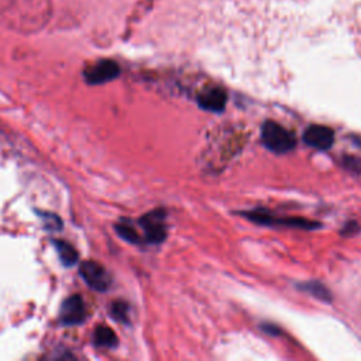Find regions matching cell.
<instances>
[{"label":"cell","instance_id":"5","mask_svg":"<svg viewBox=\"0 0 361 361\" xmlns=\"http://www.w3.org/2000/svg\"><path fill=\"white\" fill-rule=\"evenodd\" d=\"M118 73H120L118 65L114 61L104 59L89 66L85 71V79L90 85H99V83H104L114 79L116 76H118Z\"/></svg>","mask_w":361,"mask_h":361},{"label":"cell","instance_id":"4","mask_svg":"<svg viewBox=\"0 0 361 361\" xmlns=\"http://www.w3.org/2000/svg\"><path fill=\"white\" fill-rule=\"evenodd\" d=\"M80 275L86 281V283L99 292H104L111 285L110 274L94 261H85L80 264Z\"/></svg>","mask_w":361,"mask_h":361},{"label":"cell","instance_id":"2","mask_svg":"<svg viewBox=\"0 0 361 361\" xmlns=\"http://www.w3.org/2000/svg\"><path fill=\"white\" fill-rule=\"evenodd\" d=\"M166 214L162 209H157L152 212H148L147 214H144L138 224L144 233L142 238L147 243H152V244H158L162 243L166 237V223H165Z\"/></svg>","mask_w":361,"mask_h":361},{"label":"cell","instance_id":"8","mask_svg":"<svg viewBox=\"0 0 361 361\" xmlns=\"http://www.w3.org/2000/svg\"><path fill=\"white\" fill-rule=\"evenodd\" d=\"M226 102H227V94L220 87L206 89L197 96L199 106L204 110L214 111V113H220L226 107Z\"/></svg>","mask_w":361,"mask_h":361},{"label":"cell","instance_id":"14","mask_svg":"<svg viewBox=\"0 0 361 361\" xmlns=\"http://www.w3.org/2000/svg\"><path fill=\"white\" fill-rule=\"evenodd\" d=\"M44 219H45V224H47L48 227H51V228H54V230L61 228V220L58 219V216L47 213V214L44 216Z\"/></svg>","mask_w":361,"mask_h":361},{"label":"cell","instance_id":"11","mask_svg":"<svg viewBox=\"0 0 361 361\" xmlns=\"http://www.w3.org/2000/svg\"><path fill=\"white\" fill-rule=\"evenodd\" d=\"M54 245L56 248V252L59 255V259L65 264V265H73L78 262V252L75 251V248L62 240H56L54 241Z\"/></svg>","mask_w":361,"mask_h":361},{"label":"cell","instance_id":"1","mask_svg":"<svg viewBox=\"0 0 361 361\" xmlns=\"http://www.w3.org/2000/svg\"><path fill=\"white\" fill-rule=\"evenodd\" d=\"M261 140L264 145L276 154H283L296 145V137L292 131L275 121H265L261 128Z\"/></svg>","mask_w":361,"mask_h":361},{"label":"cell","instance_id":"3","mask_svg":"<svg viewBox=\"0 0 361 361\" xmlns=\"http://www.w3.org/2000/svg\"><path fill=\"white\" fill-rule=\"evenodd\" d=\"M241 216L250 219L251 221L257 223V224H283L288 227H296V228H317L320 226V223L317 221H312V220H306V219H276L274 216H271L269 212L264 210V209H255L251 212H243Z\"/></svg>","mask_w":361,"mask_h":361},{"label":"cell","instance_id":"12","mask_svg":"<svg viewBox=\"0 0 361 361\" xmlns=\"http://www.w3.org/2000/svg\"><path fill=\"white\" fill-rule=\"evenodd\" d=\"M116 230L117 233L120 234L121 238L133 243V244H138L141 243L142 237L140 235V233L137 231V228L130 223V221H121L116 226Z\"/></svg>","mask_w":361,"mask_h":361},{"label":"cell","instance_id":"7","mask_svg":"<svg viewBox=\"0 0 361 361\" xmlns=\"http://www.w3.org/2000/svg\"><path fill=\"white\" fill-rule=\"evenodd\" d=\"M303 141L316 149H329L334 142V133L327 126L313 124L305 130Z\"/></svg>","mask_w":361,"mask_h":361},{"label":"cell","instance_id":"6","mask_svg":"<svg viewBox=\"0 0 361 361\" xmlns=\"http://www.w3.org/2000/svg\"><path fill=\"white\" fill-rule=\"evenodd\" d=\"M86 317V310H85V305L80 296L73 295L69 296L61 306V312H59V319L63 324L66 326H75L79 324L85 320Z\"/></svg>","mask_w":361,"mask_h":361},{"label":"cell","instance_id":"9","mask_svg":"<svg viewBox=\"0 0 361 361\" xmlns=\"http://www.w3.org/2000/svg\"><path fill=\"white\" fill-rule=\"evenodd\" d=\"M298 288H299L300 290H305L306 293H309V295L317 298L319 300H323V302H327V303L331 302V293H330V290H329L323 283H320V282H317V281L305 282V283L299 285Z\"/></svg>","mask_w":361,"mask_h":361},{"label":"cell","instance_id":"10","mask_svg":"<svg viewBox=\"0 0 361 361\" xmlns=\"http://www.w3.org/2000/svg\"><path fill=\"white\" fill-rule=\"evenodd\" d=\"M93 340H94V344H97L99 347L111 348L117 344L116 333L111 329H109L107 326H97V329L94 330V334H93Z\"/></svg>","mask_w":361,"mask_h":361},{"label":"cell","instance_id":"13","mask_svg":"<svg viewBox=\"0 0 361 361\" xmlns=\"http://www.w3.org/2000/svg\"><path fill=\"white\" fill-rule=\"evenodd\" d=\"M111 314L121 323H128V305L124 302H114L111 305Z\"/></svg>","mask_w":361,"mask_h":361}]
</instances>
